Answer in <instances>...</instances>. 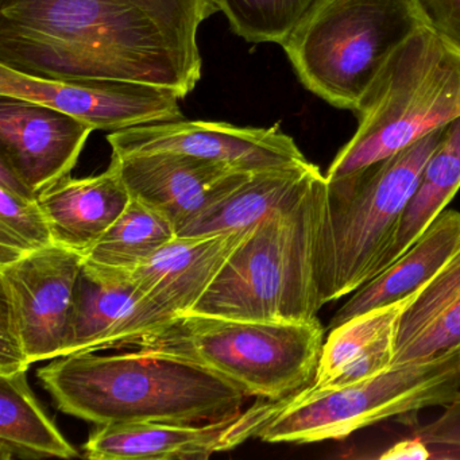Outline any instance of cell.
<instances>
[{"instance_id": "1", "label": "cell", "mask_w": 460, "mask_h": 460, "mask_svg": "<svg viewBox=\"0 0 460 460\" xmlns=\"http://www.w3.org/2000/svg\"><path fill=\"white\" fill-rule=\"evenodd\" d=\"M217 0H0V64L48 80L110 79L173 91L201 79L199 28Z\"/></svg>"}, {"instance_id": "2", "label": "cell", "mask_w": 460, "mask_h": 460, "mask_svg": "<svg viewBox=\"0 0 460 460\" xmlns=\"http://www.w3.org/2000/svg\"><path fill=\"white\" fill-rule=\"evenodd\" d=\"M37 376L61 411L96 425L214 421L241 411L247 397L201 366L139 349L55 358Z\"/></svg>"}, {"instance_id": "3", "label": "cell", "mask_w": 460, "mask_h": 460, "mask_svg": "<svg viewBox=\"0 0 460 460\" xmlns=\"http://www.w3.org/2000/svg\"><path fill=\"white\" fill-rule=\"evenodd\" d=\"M327 199V177L320 172L252 227L190 314L254 322L319 320Z\"/></svg>"}, {"instance_id": "4", "label": "cell", "mask_w": 460, "mask_h": 460, "mask_svg": "<svg viewBox=\"0 0 460 460\" xmlns=\"http://www.w3.org/2000/svg\"><path fill=\"white\" fill-rule=\"evenodd\" d=\"M354 114L358 128L325 177L390 157L460 117V45L422 25L379 69Z\"/></svg>"}, {"instance_id": "5", "label": "cell", "mask_w": 460, "mask_h": 460, "mask_svg": "<svg viewBox=\"0 0 460 460\" xmlns=\"http://www.w3.org/2000/svg\"><path fill=\"white\" fill-rule=\"evenodd\" d=\"M324 346L320 320L254 322L185 314L134 344L139 351L201 366L247 397L279 401L314 382Z\"/></svg>"}, {"instance_id": "6", "label": "cell", "mask_w": 460, "mask_h": 460, "mask_svg": "<svg viewBox=\"0 0 460 460\" xmlns=\"http://www.w3.org/2000/svg\"><path fill=\"white\" fill-rule=\"evenodd\" d=\"M444 128L354 173L327 179L319 261L323 306L347 297L376 276Z\"/></svg>"}, {"instance_id": "7", "label": "cell", "mask_w": 460, "mask_h": 460, "mask_svg": "<svg viewBox=\"0 0 460 460\" xmlns=\"http://www.w3.org/2000/svg\"><path fill=\"white\" fill-rule=\"evenodd\" d=\"M422 25L417 0H316L282 48L309 93L354 112L390 55Z\"/></svg>"}, {"instance_id": "8", "label": "cell", "mask_w": 460, "mask_h": 460, "mask_svg": "<svg viewBox=\"0 0 460 460\" xmlns=\"http://www.w3.org/2000/svg\"><path fill=\"white\" fill-rule=\"evenodd\" d=\"M459 394L460 357L401 363L365 381L332 389L308 386L285 398L258 438L295 444L343 440L394 417L444 408Z\"/></svg>"}, {"instance_id": "9", "label": "cell", "mask_w": 460, "mask_h": 460, "mask_svg": "<svg viewBox=\"0 0 460 460\" xmlns=\"http://www.w3.org/2000/svg\"><path fill=\"white\" fill-rule=\"evenodd\" d=\"M0 95L52 107L95 131L184 119L179 96L165 88L122 80L40 79L2 64Z\"/></svg>"}, {"instance_id": "10", "label": "cell", "mask_w": 460, "mask_h": 460, "mask_svg": "<svg viewBox=\"0 0 460 460\" xmlns=\"http://www.w3.org/2000/svg\"><path fill=\"white\" fill-rule=\"evenodd\" d=\"M112 155L177 153L255 172L308 163L295 139L270 128H238L226 122L176 120L114 131L107 137Z\"/></svg>"}, {"instance_id": "11", "label": "cell", "mask_w": 460, "mask_h": 460, "mask_svg": "<svg viewBox=\"0 0 460 460\" xmlns=\"http://www.w3.org/2000/svg\"><path fill=\"white\" fill-rule=\"evenodd\" d=\"M85 255L53 244L0 265V297L17 317L31 362L63 357Z\"/></svg>"}, {"instance_id": "12", "label": "cell", "mask_w": 460, "mask_h": 460, "mask_svg": "<svg viewBox=\"0 0 460 460\" xmlns=\"http://www.w3.org/2000/svg\"><path fill=\"white\" fill-rule=\"evenodd\" d=\"M290 397V395H289ZM258 398L254 405L226 419L204 425L169 422L98 425L84 444L85 457L93 460L208 459L230 451L258 433L284 405Z\"/></svg>"}, {"instance_id": "13", "label": "cell", "mask_w": 460, "mask_h": 460, "mask_svg": "<svg viewBox=\"0 0 460 460\" xmlns=\"http://www.w3.org/2000/svg\"><path fill=\"white\" fill-rule=\"evenodd\" d=\"M174 317L142 292L128 273L104 270L84 261L75 289L63 357L134 347Z\"/></svg>"}, {"instance_id": "14", "label": "cell", "mask_w": 460, "mask_h": 460, "mask_svg": "<svg viewBox=\"0 0 460 460\" xmlns=\"http://www.w3.org/2000/svg\"><path fill=\"white\" fill-rule=\"evenodd\" d=\"M93 131L52 107L0 95V164L36 196L71 174Z\"/></svg>"}, {"instance_id": "15", "label": "cell", "mask_w": 460, "mask_h": 460, "mask_svg": "<svg viewBox=\"0 0 460 460\" xmlns=\"http://www.w3.org/2000/svg\"><path fill=\"white\" fill-rule=\"evenodd\" d=\"M111 160L131 198L164 215L177 233L252 173L177 153L112 155Z\"/></svg>"}, {"instance_id": "16", "label": "cell", "mask_w": 460, "mask_h": 460, "mask_svg": "<svg viewBox=\"0 0 460 460\" xmlns=\"http://www.w3.org/2000/svg\"><path fill=\"white\" fill-rule=\"evenodd\" d=\"M252 227L219 235L176 236L128 276L174 316L190 314Z\"/></svg>"}, {"instance_id": "17", "label": "cell", "mask_w": 460, "mask_h": 460, "mask_svg": "<svg viewBox=\"0 0 460 460\" xmlns=\"http://www.w3.org/2000/svg\"><path fill=\"white\" fill-rule=\"evenodd\" d=\"M52 227L56 244L87 255L117 222L131 200L117 163L96 176L71 174L39 196Z\"/></svg>"}, {"instance_id": "18", "label": "cell", "mask_w": 460, "mask_h": 460, "mask_svg": "<svg viewBox=\"0 0 460 460\" xmlns=\"http://www.w3.org/2000/svg\"><path fill=\"white\" fill-rule=\"evenodd\" d=\"M413 296L358 314L330 330L309 386H347L389 370L394 365L401 317Z\"/></svg>"}, {"instance_id": "19", "label": "cell", "mask_w": 460, "mask_h": 460, "mask_svg": "<svg viewBox=\"0 0 460 460\" xmlns=\"http://www.w3.org/2000/svg\"><path fill=\"white\" fill-rule=\"evenodd\" d=\"M444 355L460 357V238L443 268L403 311L394 365Z\"/></svg>"}, {"instance_id": "20", "label": "cell", "mask_w": 460, "mask_h": 460, "mask_svg": "<svg viewBox=\"0 0 460 460\" xmlns=\"http://www.w3.org/2000/svg\"><path fill=\"white\" fill-rule=\"evenodd\" d=\"M459 238L460 212L444 209L405 254L351 293L333 314L330 330L358 314L416 295L443 268Z\"/></svg>"}, {"instance_id": "21", "label": "cell", "mask_w": 460, "mask_h": 460, "mask_svg": "<svg viewBox=\"0 0 460 460\" xmlns=\"http://www.w3.org/2000/svg\"><path fill=\"white\" fill-rule=\"evenodd\" d=\"M320 172L319 166L309 161L252 172L239 187L200 212L177 236L219 235L252 227L292 200Z\"/></svg>"}, {"instance_id": "22", "label": "cell", "mask_w": 460, "mask_h": 460, "mask_svg": "<svg viewBox=\"0 0 460 460\" xmlns=\"http://www.w3.org/2000/svg\"><path fill=\"white\" fill-rule=\"evenodd\" d=\"M79 451L64 438L29 386L26 371L0 376V457L74 459Z\"/></svg>"}, {"instance_id": "23", "label": "cell", "mask_w": 460, "mask_h": 460, "mask_svg": "<svg viewBox=\"0 0 460 460\" xmlns=\"http://www.w3.org/2000/svg\"><path fill=\"white\" fill-rule=\"evenodd\" d=\"M459 188L460 117L446 126L440 144L425 164L416 190L403 211L394 241L382 258L376 276L421 238Z\"/></svg>"}, {"instance_id": "24", "label": "cell", "mask_w": 460, "mask_h": 460, "mask_svg": "<svg viewBox=\"0 0 460 460\" xmlns=\"http://www.w3.org/2000/svg\"><path fill=\"white\" fill-rule=\"evenodd\" d=\"M176 236V228L164 215L131 198L117 222L85 255V262L131 273Z\"/></svg>"}, {"instance_id": "25", "label": "cell", "mask_w": 460, "mask_h": 460, "mask_svg": "<svg viewBox=\"0 0 460 460\" xmlns=\"http://www.w3.org/2000/svg\"><path fill=\"white\" fill-rule=\"evenodd\" d=\"M316 0H217L231 31L250 44L284 45Z\"/></svg>"}, {"instance_id": "26", "label": "cell", "mask_w": 460, "mask_h": 460, "mask_svg": "<svg viewBox=\"0 0 460 460\" xmlns=\"http://www.w3.org/2000/svg\"><path fill=\"white\" fill-rule=\"evenodd\" d=\"M56 244L39 198L0 187V265Z\"/></svg>"}, {"instance_id": "27", "label": "cell", "mask_w": 460, "mask_h": 460, "mask_svg": "<svg viewBox=\"0 0 460 460\" xmlns=\"http://www.w3.org/2000/svg\"><path fill=\"white\" fill-rule=\"evenodd\" d=\"M31 363L17 317L9 303L0 297V376L28 371Z\"/></svg>"}, {"instance_id": "28", "label": "cell", "mask_w": 460, "mask_h": 460, "mask_svg": "<svg viewBox=\"0 0 460 460\" xmlns=\"http://www.w3.org/2000/svg\"><path fill=\"white\" fill-rule=\"evenodd\" d=\"M430 446L452 449L460 459V394L444 406L440 416L413 433Z\"/></svg>"}, {"instance_id": "29", "label": "cell", "mask_w": 460, "mask_h": 460, "mask_svg": "<svg viewBox=\"0 0 460 460\" xmlns=\"http://www.w3.org/2000/svg\"><path fill=\"white\" fill-rule=\"evenodd\" d=\"M428 25L460 45V0H417Z\"/></svg>"}, {"instance_id": "30", "label": "cell", "mask_w": 460, "mask_h": 460, "mask_svg": "<svg viewBox=\"0 0 460 460\" xmlns=\"http://www.w3.org/2000/svg\"><path fill=\"white\" fill-rule=\"evenodd\" d=\"M438 449L436 447L425 443L419 436L400 441L390 447L386 452L379 455V459H436Z\"/></svg>"}]
</instances>
